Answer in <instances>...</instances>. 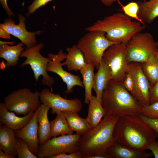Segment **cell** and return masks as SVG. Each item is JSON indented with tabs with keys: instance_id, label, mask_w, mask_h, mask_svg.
<instances>
[{
	"instance_id": "obj_1",
	"label": "cell",
	"mask_w": 158,
	"mask_h": 158,
	"mask_svg": "<svg viewBox=\"0 0 158 158\" xmlns=\"http://www.w3.org/2000/svg\"><path fill=\"white\" fill-rule=\"evenodd\" d=\"M116 142L130 148L144 151L157 138L154 130L138 115L119 117L114 131Z\"/></svg>"
},
{
	"instance_id": "obj_2",
	"label": "cell",
	"mask_w": 158,
	"mask_h": 158,
	"mask_svg": "<svg viewBox=\"0 0 158 158\" xmlns=\"http://www.w3.org/2000/svg\"><path fill=\"white\" fill-rule=\"evenodd\" d=\"M101 103L107 114L119 117L141 114L144 107L125 88L123 81L114 79L104 91Z\"/></svg>"
},
{
	"instance_id": "obj_3",
	"label": "cell",
	"mask_w": 158,
	"mask_h": 158,
	"mask_svg": "<svg viewBox=\"0 0 158 158\" xmlns=\"http://www.w3.org/2000/svg\"><path fill=\"white\" fill-rule=\"evenodd\" d=\"M145 28L144 25L133 21L124 13L118 12L97 20L85 30L104 32L108 40L118 43H127L134 35Z\"/></svg>"
},
{
	"instance_id": "obj_4",
	"label": "cell",
	"mask_w": 158,
	"mask_h": 158,
	"mask_svg": "<svg viewBox=\"0 0 158 158\" xmlns=\"http://www.w3.org/2000/svg\"><path fill=\"white\" fill-rule=\"evenodd\" d=\"M119 117L107 114L96 127L81 136L79 150L83 158L94 154L108 153L109 149L116 142L113 133Z\"/></svg>"
},
{
	"instance_id": "obj_5",
	"label": "cell",
	"mask_w": 158,
	"mask_h": 158,
	"mask_svg": "<svg viewBox=\"0 0 158 158\" xmlns=\"http://www.w3.org/2000/svg\"><path fill=\"white\" fill-rule=\"evenodd\" d=\"M88 32L79 40L76 45L83 53L86 62L93 64L97 70L105 51L116 43L108 40L104 32Z\"/></svg>"
},
{
	"instance_id": "obj_6",
	"label": "cell",
	"mask_w": 158,
	"mask_h": 158,
	"mask_svg": "<svg viewBox=\"0 0 158 158\" xmlns=\"http://www.w3.org/2000/svg\"><path fill=\"white\" fill-rule=\"evenodd\" d=\"M40 92L37 91L33 92L28 88H20L6 96L4 103L10 111L25 116L35 112L41 104Z\"/></svg>"
},
{
	"instance_id": "obj_7",
	"label": "cell",
	"mask_w": 158,
	"mask_h": 158,
	"mask_svg": "<svg viewBox=\"0 0 158 158\" xmlns=\"http://www.w3.org/2000/svg\"><path fill=\"white\" fill-rule=\"evenodd\" d=\"M127 60L142 63L154 55L158 48V42L149 32H139L126 43Z\"/></svg>"
},
{
	"instance_id": "obj_8",
	"label": "cell",
	"mask_w": 158,
	"mask_h": 158,
	"mask_svg": "<svg viewBox=\"0 0 158 158\" xmlns=\"http://www.w3.org/2000/svg\"><path fill=\"white\" fill-rule=\"evenodd\" d=\"M43 47V43H41L30 47H26L19 56L20 58H26L25 61L21 63L20 67H23L26 65H29L33 71L36 82L42 75V83L52 89L54 80L52 77L49 75L47 71V65L51 59L48 57H44L40 53V51Z\"/></svg>"
},
{
	"instance_id": "obj_9",
	"label": "cell",
	"mask_w": 158,
	"mask_h": 158,
	"mask_svg": "<svg viewBox=\"0 0 158 158\" xmlns=\"http://www.w3.org/2000/svg\"><path fill=\"white\" fill-rule=\"evenodd\" d=\"M81 136L75 133L53 137L40 145L37 156L39 158H51L60 153H70L77 151Z\"/></svg>"
},
{
	"instance_id": "obj_10",
	"label": "cell",
	"mask_w": 158,
	"mask_h": 158,
	"mask_svg": "<svg viewBox=\"0 0 158 158\" xmlns=\"http://www.w3.org/2000/svg\"><path fill=\"white\" fill-rule=\"evenodd\" d=\"M126 43L113 44L104 53L102 60L109 68L112 79L123 81L127 72Z\"/></svg>"
},
{
	"instance_id": "obj_11",
	"label": "cell",
	"mask_w": 158,
	"mask_h": 158,
	"mask_svg": "<svg viewBox=\"0 0 158 158\" xmlns=\"http://www.w3.org/2000/svg\"><path fill=\"white\" fill-rule=\"evenodd\" d=\"M19 23L16 24L14 21L11 19L6 20L4 23L0 24V37L6 39H10V35L18 38L27 47H30L36 44L35 35L41 31L31 32L27 31L25 28V18L22 15H18Z\"/></svg>"
},
{
	"instance_id": "obj_12",
	"label": "cell",
	"mask_w": 158,
	"mask_h": 158,
	"mask_svg": "<svg viewBox=\"0 0 158 158\" xmlns=\"http://www.w3.org/2000/svg\"><path fill=\"white\" fill-rule=\"evenodd\" d=\"M40 98L41 103L49 106L53 114L64 111L79 113L82 104L79 99L75 98L68 99L62 97L59 93L55 94L48 88L42 89L40 92Z\"/></svg>"
},
{
	"instance_id": "obj_13",
	"label": "cell",
	"mask_w": 158,
	"mask_h": 158,
	"mask_svg": "<svg viewBox=\"0 0 158 158\" xmlns=\"http://www.w3.org/2000/svg\"><path fill=\"white\" fill-rule=\"evenodd\" d=\"M127 72L131 75L133 87L130 92L132 95L143 106L150 105V83L142 70L141 63L133 62L128 63Z\"/></svg>"
},
{
	"instance_id": "obj_14",
	"label": "cell",
	"mask_w": 158,
	"mask_h": 158,
	"mask_svg": "<svg viewBox=\"0 0 158 158\" xmlns=\"http://www.w3.org/2000/svg\"><path fill=\"white\" fill-rule=\"evenodd\" d=\"M66 54L62 49L59 50L57 54H48V57L51 60L48 64L47 71L56 73L61 78L66 85L67 90L65 92L68 94L73 92V89L75 86H78L82 87H84L79 76L73 74L63 69L61 62L66 59Z\"/></svg>"
},
{
	"instance_id": "obj_15",
	"label": "cell",
	"mask_w": 158,
	"mask_h": 158,
	"mask_svg": "<svg viewBox=\"0 0 158 158\" xmlns=\"http://www.w3.org/2000/svg\"><path fill=\"white\" fill-rule=\"evenodd\" d=\"M37 109L28 124L20 129L15 130L16 137L21 138L27 143L31 152L37 155L39 148Z\"/></svg>"
},
{
	"instance_id": "obj_16",
	"label": "cell",
	"mask_w": 158,
	"mask_h": 158,
	"mask_svg": "<svg viewBox=\"0 0 158 158\" xmlns=\"http://www.w3.org/2000/svg\"><path fill=\"white\" fill-rule=\"evenodd\" d=\"M35 112L30 113L23 117L17 116L14 112L9 111L4 103H0V122L7 127L15 130H20L25 126L30 120Z\"/></svg>"
},
{
	"instance_id": "obj_17",
	"label": "cell",
	"mask_w": 158,
	"mask_h": 158,
	"mask_svg": "<svg viewBox=\"0 0 158 158\" xmlns=\"http://www.w3.org/2000/svg\"><path fill=\"white\" fill-rule=\"evenodd\" d=\"M50 107L41 103L37 109V120L38 123V135L40 145H42L50 139V122L48 113Z\"/></svg>"
},
{
	"instance_id": "obj_18",
	"label": "cell",
	"mask_w": 158,
	"mask_h": 158,
	"mask_svg": "<svg viewBox=\"0 0 158 158\" xmlns=\"http://www.w3.org/2000/svg\"><path fill=\"white\" fill-rule=\"evenodd\" d=\"M97 70L95 75L92 89L97 98L101 102L103 92L112 78L109 68L102 60Z\"/></svg>"
},
{
	"instance_id": "obj_19",
	"label": "cell",
	"mask_w": 158,
	"mask_h": 158,
	"mask_svg": "<svg viewBox=\"0 0 158 158\" xmlns=\"http://www.w3.org/2000/svg\"><path fill=\"white\" fill-rule=\"evenodd\" d=\"M112 158H147L153 156L152 152L133 149L116 142L108 150Z\"/></svg>"
},
{
	"instance_id": "obj_20",
	"label": "cell",
	"mask_w": 158,
	"mask_h": 158,
	"mask_svg": "<svg viewBox=\"0 0 158 158\" xmlns=\"http://www.w3.org/2000/svg\"><path fill=\"white\" fill-rule=\"evenodd\" d=\"M107 114L102 103L93 96L88 104V113L86 119L91 130L96 127Z\"/></svg>"
},
{
	"instance_id": "obj_21",
	"label": "cell",
	"mask_w": 158,
	"mask_h": 158,
	"mask_svg": "<svg viewBox=\"0 0 158 158\" xmlns=\"http://www.w3.org/2000/svg\"><path fill=\"white\" fill-rule=\"evenodd\" d=\"M67 52L65 61L62 63L63 66H66L70 71H80L85 65L84 56L76 45L66 49Z\"/></svg>"
},
{
	"instance_id": "obj_22",
	"label": "cell",
	"mask_w": 158,
	"mask_h": 158,
	"mask_svg": "<svg viewBox=\"0 0 158 158\" xmlns=\"http://www.w3.org/2000/svg\"><path fill=\"white\" fill-rule=\"evenodd\" d=\"M0 126V149L16 157L17 154L15 130L4 125Z\"/></svg>"
},
{
	"instance_id": "obj_23",
	"label": "cell",
	"mask_w": 158,
	"mask_h": 158,
	"mask_svg": "<svg viewBox=\"0 0 158 158\" xmlns=\"http://www.w3.org/2000/svg\"><path fill=\"white\" fill-rule=\"evenodd\" d=\"M24 44L21 42L16 45L9 46L7 44L0 45V57L6 61L5 64L6 67L9 68L16 65L21 52L24 50Z\"/></svg>"
},
{
	"instance_id": "obj_24",
	"label": "cell",
	"mask_w": 158,
	"mask_h": 158,
	"mask_svg": "<svg viewBox=\"0 0 158 158\" xmlns=\"http://www.w3.org/2000/svg\"><path fill=\"white\" fill-rule=\"evenodd\" d=\"M138 4V16L144 23L150 24L158 17V0H149Z\"/></svg>"
},
{
	"instance_id": "obj_25",
	"label": "cell",
	"mask_w": 158,
	"mask_h": 158,
	"mask_svg": "<svg viewBox=\"0 0 158 158\" xmlns=\"http://www.w3.org/2000/svg\"><path fill=\"white\" fill-rule=\"evenodd\" d=\"M70 128L76 133L81 136L90 130L86 119L81 117L78 113L71 111H62Z\"/></svg>"
},
{
	"instance_id": "obj_26",
	"label": "cell",
	"mask_w": 158,
	"mask_h": 158,
	"mask_svg": "<svg viewBox=\"0 0 158 158\" xmlns=\"http://www.w3.org/2000/svg\"><path fill=\"white\" fill-rule=\"evenodd\" d=\"M95 66L92 64L86 63L80 71L83 78V83L85 90L84 103L88 104L92 98V89L95 74Z\"/></svg>"
},
{
	"instance_id": "obj_27",
	"label": "cell",
	"mask_w": 158,
	"mask_h": 158,
	"mask_svg": "<svg viewBox=\"0 0 158 158\" xmlns=\"http://www.w3.org/2000/svg\"><path fill=\"white\" fill-rule=\"evenodd\" d=\"M56 114L55 119L50 122L51 138L73 134L74 131L70 128L63 112Z\"/></svg>"
},
{
	"instance_id": "obj_28",
	"label": "cell",
	"mask_w": 158,
	"mask_h": 158,
	"mask_svg": "<svg viewBox=\"0 0 158 158\" xmlns=\"http://www.w3.org/2000/svg\"><path fill=\"white\" fill-rule=\"evenodd\" d=\"M141 63L150 86L153 85L158 81V60L153 55Z\"/></svg>"
},
{
	"instance_id": "obj_29",
	"label": "cell",
	"mask_w": 158,
	"mask_h": 158,
	"mask_svg": "<svg viewBox=\"0 0 158 158\" xmlns=\"http://www.w3.org/2000/svg\"><path fill=\"white\" fill-rule=\"evenodd\" d=\"M16 150L18 158H37V155L30 151L27 142L21 138L16 137Z\"/></svg>"
},
{
	"instance_id": "obj_30",
	"label": "cell",
	"mask_w": 158,
	"mask_h": 158,
	"mask_svg": "<svg viewBox=\"0 0 158 158\" xmlns=\"http://www.w3.org/2000/svg\"><path fill=\"white\" fill-rule=\"evenodd\" d=\"M121 5L122 6V9L125 14L131 18L136 19L142 24H144V23L138 16L139 6L138 3L131 2L125 6Z\"/></svg>"
},
{
	"instance_id": "obj_31",
	"label": "cell",
	"mask_w": 158,
	"mask_h": 158,
	"mask_svg": "<svg viewBox=\"0 0 158 158\" xmlns=\"http://www.w3.org/2000/svg\"><path fill=\"white\" fill-rule=\"evenodd\" d=\"M151 118H158V101L144 106L142 114Z\"/></svg>"
},
{
	"instance_id": "obj_32",
	"label": "cell",
	"mask_w": 158,
	"mask_h": 158,
	"mask_svg": "<svg viewBox=\"0 0 158 158\" xmlns=\"http://www.w3.org/2000/svg\"><path fill=\"white\" fill-rule=\"evenodd\" d=\"M138 116L154 130L156 134L157 138H158V118H149L142 114Z\"/></svg>"
},
{
	"instance_id": "obj_33",
	"label": "cell",
	"mask_w": 158,
	"mask_h": 158,
	"mask_svg": "<svg viewBox=\"0 0 158 158\" xmlns=\"http://www.w3.org/2000/svg\"><path fill=\"white\" fill-rule=\"evenodd\" d=\"M150 104L158 101V81L150 87L149 91Z\"/></svg>"
},
{
	"instance_id": "obj_34",
	"label": "cell",
	"mask_w": 158,
	"mask_h": 158,
	"mask_svg": "<svg viewBox=\"0 0 158 158\" xmlns=\"http://www.w3.org/2000/svg\"><path fill=\"white\" fill-rule=\"evenodd\" d=\"M52 0H34L32 4L28 7L29 14L33 13L37 9L44 6Z\"/></svg>"
},
{
	"instance_id": "obj_35",
	"label": "cell",
	"mask_w": 158,
	"mask_h": 158,
	"mask_svg": "<svg viewBox=\"0 0 158 158\" xmlns=\"http://www.w3.org/2000/svg\"><path fill=\"white\" fill-rule=\"evenodd\" d=\"M83 155L79 151L72 153H61L52 157L51 158H82Z\"/></svg>"
},
{
	"instance_id": "obj_36",
	"label": "cell",
	"mask_w": 158,
	"mask_h": 158,
	"mask_svg": "<svg viewBox=\"0 0 158 158\" xmlns=\"http://www.w3.org/2000/svg\"><path fill=\"white\" fill-rule=\"evenodd\" d=\"M123 82L125 88L130 92L133 89V81L132 77L129 73L127 72Z\"/></svg>"
},
{
	"instance_id": "obj_37",
	"label": "cell",
	"mask_w": 158,
	"mask_h": 158,
	"mask_svg": "<svg viewBox=\"0 0 158 158\" xmlns=\"http://www.w3.org/2000/svg\"><path fill=\"white\" fill-rule=\"evenodd\" d=\"M147 149L152 152L154 158H158V141L155 140L151 142L146 147Z\"/></svg>"
},
{
	"instance_id": "obj_38",
	"label": "cell",
	"mask_w": 158,
	"mask_h": 158,
	"mask_svg": "<svg viewBox=\"0 0 158 158\" xmlns=\"http://www.w3.org/2000/svg\"><path fill=\"white\" fill-rule=\"evenodd\" d=\"M83 158H112L108 153L94 154L84 157Z\"/></svg>"
},
{
	"instance_id": "obj_39",
	"label": "cell",
	"mask_w": 158,
	"mask_h": 158,
	"mask_svg": "<svg viewBox=\"0 0 158 158\" xmlns=\"http://www.w3.org/2000/svg\"><path fill=\"white\" fill-rule=\"evenodd\" d=\"M7 0H0V1L3 8L5 9L8 15L10 17H11L12 16H14V15L9 9L7 4Z\"/></svg>"
},
{
	"instance_id": "obj_40",
	"label": "cell",
	"mask_w": 158,
	"mask_h": 158,
	"mask_svg": "<svg viewBox=\"0 0 158 158\" xmlns=\"http://www.w3.org/2000/svg\"><path fill=\"white\" fill-rule=\"evenodd\" d=\"M0 158H15L11 155L6 153L1 150H0Z\"/></svg>"
},
{
	"instance_id": "obj_41",
	"label": "cell",
	"mask_w": 158,
	"mask_h": 158,
	"mask_svg": "<svg viewBox=\"0 0 158 158\" xmlns=\"http://www.w3.org/2000/svg\"><path fill=\"white\" fill-rule=\"evenodd\" d=\"M101 2L104 5L110 6L114 2L118 1V0H100Z\"/></svg>"
},
{
	"instance_id": "obj_42",
	"label": "cell",
	"mask_w": 158,
	"mask_h": 158,
	"mask_svg": "<svg viewBox=\"0 0 158 158\" xmlns=\"http://www.w3.org/2000/svg\"><path fill=\"white\" fill-rule=\"evenodd\" d=\"M16 42L15 41H12L11 42H3L1 41H0V45L2 44H9L11 45H13L14 44V43Z\"/></svg>"
},
{
	"instance_id": "obj_43",
	"label": "cell",
	"mask_w": 158,
	"mask_h": 158,
	"mask_svg": "<svg viewBox=\"0 0 158 158\" xmlns=\"http://www.w3.org/2000/svg\"><path fill=\"white\" fill-rule=\"evenodd\" d=\"M154 55L158 60V48Z\"/></svg>"
}]
</instances>
